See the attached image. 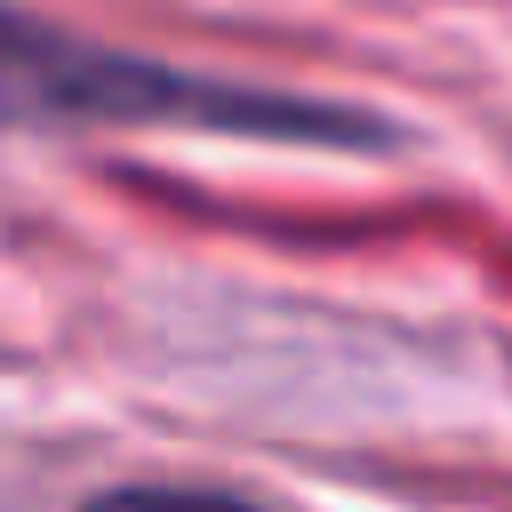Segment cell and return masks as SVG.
<instances>
[{
	"label": "cell",
	"instance_id": "cell-1",
	"mask_svg": "<svg viewBox=\"0 0 512 512\" xmlns=\"http://www.w3.org/2000/svg\"><path fill=\"white\" fill-rule=\"evenodd\" d=\"M0 128H208V136H296V144L376 136V120L360 112L184 72L136 48H104L8 0H0Z\"/></svg>",
	"mask_w": 512,
	"mask_h": 512
},
{
	"label": "cell",
	"instance_id": "cell-2",
	"mask_svg": "<svg viewBox=\"0 0 512 512\" xmlns=\"http://www.w3.org/2000/svg\"><path fill=\"white\" fill-rule=\"evenodd\" d=\"M88 512H248L240 496H208V488H112Z\"/></svg>",
	"mask_w": 512,
	"mask_h": 512
}]
</instances>
